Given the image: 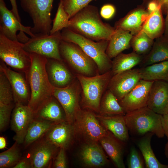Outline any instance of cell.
<instances>
[{
  "label": "cell",
  "instance_id": "obj_9",
  "mask_svg": "<svg viewBox=\"0 0 168 168\" xmlns=\"http://www.w3.org/2000/svg\"><path fill=\"white\" fill-rule=\"evenodd\" d=\"M23 44L0 34V60L13 70L25 74L30 68L31 59L30 53L24 49Z\"/></svg>",
  "mask_w": 168,
  "mask_h": 168
},
{
  "label": "cell",
  "instance_id": "obj_18",
  "mask_svg": "<svg viewBox=\"0 0 168 168\" xmlns=\"http://www.w3.org/2000/svg\"><path fill=\"white\" fill-rule=\"evenodd\" d=\"M47 58L46 70L49 80L53 86L64 87L76 78L63 61Z\"/></svg>",
  "mask_w": 168,
  "mask_h": 168
},
{
  "label": "cell",
  "instance_id": "obj_6",
  "mask_svg": "<svg viewBox=\"0 0 168 168\" xmlns=\"http://www.w3.org/2000/svg\"><path fill=\"white\" fill-rule=\"evenodd\" d=\"M59 50L63 61L75 75L89 77L99 74L95 62L77 45L62 40Z\"/></svg>",
  "mask_w": 168,
  "mask_h": 168
},
{
  "label": "cell",
  "instance_id": "obj_44",
  "mask_svg": "<svg viewBox=\"0 0 168 168\" xmlns=\"http://www.w3.org/2000/svg\"><path fill=\"white\" fill-rule=\"evenodd\" d=\"M161 124L165 135L168 141V113L162 115Z\"/></svg>",
  "mask_w": 168,
  "mask_h": 168
},
{
  "label": "cell",
  "instance_id": "obj_38",
  "mask_svg": "<svg viewBox=\"0 0 168 168\" xmlns=\"http://www.w3.org/2000/svg\"><path fill=\"white\" fill-rule=\"evenodd\" d=\"M15 105L0 107L1 132L4 131L7 127L10 122L11 112L12 111Z\"/></svg>",
  "mask_w": 168,
  "mask_h": 168
},
{
  "label": "cell",
  "instance_id": "obj_39",
  "mask_svg": "<svg viewBox=\"0 0 168 168\" xmlns=\"http://www.w3.org/2000/svg\"><path fill=\"white\" fill-rule=\"evenodd\" d=\"M129 168H143L144 166L143 162L136 149L132 147L128 162Z\"/></svg>",
  "mask_w": 168,
  "mask_h": 168
},
{
  "label": "cell",
  "instance_id": "obj_23",
  "mask_svg": "<svg viewBox=\"0 0 168 168\" xmlns=\"http://www.w3.org/2000/svg\"><path fill=\"white\" fill-rule=\"evenodd\" d=\"M96 117L101 125L116 137L122 141L129 139L128 129L124 115H104L99 114Z\"/></svg>",
  "mask_w": 168,
  "mask_h": 168
},
{
  "label": "cell",
  "instance_id": "obj_33",
  "mask_svg": "<svg viewBox=\"0 0 168 168\" xmlns=\"http://www.w3.org/2000/svg\"><path fill=\"white\" fill-rule=\"evenodd\" d=\"M99 113L107 116L124 115L126 114L116 97L108 89L105 91L101 99Z\"/></svg>",
  "mask_w": 168,
  "mask_h": 168
},
{
  "label": "cell",
  "instance_id": "obj_32",
  "mask_svg": "<svg viewBox=\"0 0 168 168\" xmlns=\"http://www.w3.org/2000/svg\"><path fill=\"white\" fill-rule=\"evenodd\" d=\"M142 79L162 81L168 82V60L139 68Z\"/></svg>",
  "mask_w": 168,
  "mask_h": 168
},
{
  "label": "cell",
  "instance_id": "obj_49",
  "mask_svg": "<svg viewBox=\"0 0 168 168\" xmlns=\"http://www.w3.org/2000/svg\"><path fill=\"white\" fill-rule=\"evenodd\" d=\"M164 153L166 157L168 158V141L166 144L165 147Z\"/></svg>",
  "mask_w": 168,
  "mask_h": 168
},
{
  "label": "cell",
  "instance_id": "obj_1",
  "mask_svg": "<svg viewBox=\"0 0 168 168\" xmlns=\"http://www.w3.org/2000/svg\"><path fill=\"white\" fill-rule=\"evenodd\" d=\"M67 28L96 41L109 40L115 28L104 22L97 7L88 5L71 17Z\"/></svg>",
  "mask_w": 168,
  "mask_h": 168
},
{
  "label": "cell",
  "instance_id": "obj_3",
  "mask_svg": "<svg viewBox=\"0 0 168 168\" xmlns=\"http://www.w3.org/2000/svg\"><path fill=\"white\" fill-rule=\"evenodd\" d=\"M75 75L81 87L80 102L83 109L99 113L101 99L113 76L111 71L92 77Z\"/></svg>",
  "mask_w": 168,
  "mask_h": 168
},
{
  "label": "cell",
  "instance_id": "obj_21",
  "mask_svg": "<svg viewBox=\"0 0 168 168\" xmlns=\"http://www.w3.org/2000/svg\"><path fill=\"white\" fill-rule=\"evenodd\" d=\"M149 15L146 9L140 6L134 9L123 18L116 21L115 28L128 31L134 35L142 30Z\"/></svg>",
  "mask_w": 168,
  "mask_h": 168
},
{
  "label": "cell",
  "instance_id": "obj_45",
  "mask_svg": "<svg viewBox=\"0 0 168 168\" xmlns=\"http://www.w3.org/2000/svg\"><path fill=\"white\" fill-rule=\"evenodd\" d=\"M12 6V11L18 20L21 22V20L19 15L16 3V0H10Z\"/></svg>",
  "mask_w": 168,
  "mask_h": 168
},
{
  "label": "cell",
  "instance_id": "obj_47",
  "mask_svg": "<svg viewBox=\"0 0 168 168\" xmlns=\"http://www.w3.org/2000/svg\"><path fill=\"white\" fill-rule=\"evenodd\" d=\"M166 16L164 22V35L168 38V11L166 12Z\"/></svg>",
  "mask_w": 168,
  "mask_h": 168
},
{
  "label": "cell",
  "instance_id": "obj_14",
  "mask_svg": "<svg viewBox=\"0 0 168 168\" xmlns=\"http://www.w3.org/2000/svg\"><path fill=\"white\" fill-rule=\"evenodd\" d=\"M153 82L141 80L119 101L125 113L147 106L150 90Z\"/></svg>",
  "mask_w": 168,
  "mask_h": 168
},
{
  "label": "cell",
  "instance_id": "obj_22",
  "mask_svg": "<svg viewBox=\"0 0 168 168\" xmlns=\"http://www.w3.org/2000/svg\"><path fill=\"white\" fill-rule=\"evenodd\" d=\"M34 113V118L54 123L67 121L62 107L53 96L43 103Z\"/></svg>",
  "mask_w": 168,
  "mask_h": 168
},
{
  "label": "cell",
  "instance_id": "obj_12",
  "mask_svg": "<svg viewBox=\"0 0 168 168\" xmlns=\"http://www.w3.org/2000/svg\"><path fill=\"white\" fill-rule=\"evenodd\" d=\"M0 71L3 73L9 82L15 104L28 105L31 92L25 74L11 69L1 60Z\"/></svg>",
  "mask_w": 168,
  "mask_h": 168
},
{
  "label": "cell",
  "instance_id": "obj_37",
  "mask_svg": "<svg viewBox=\"0 0 168 168\" xmlns=\"http://www.w3.org/2000/svg\"><path fill=\"white\" fill-rule=\"evenodd\" d=\"M93 0H62V1L70 19Z\"/></svg>",
  "mask_w": 168,
  "mask_h": 168
},
{
  "label": "cell",
  "instance_id": "obj_8",
  "mask_svg": "<svg viewBox=\"0 0 168 168\" xmlns=\"http://www.w3.org/2000/svg\"><path fill=\"white\" fill-rule=\"evenodd\" d=\"M74 134L81 138L86 143L98 142L110 133L100 124L94 112L81 109L72 124Z\"/></svg>",
  "mask_w": 168,
  "mask_h": 168
},
{
  "label": "cell",
  "instance_id": "obj_26",
  "mask_svg": "<svg viewBox=\"0 0 168 168\" xmlns=\"http://www.w3.org/2000/svg\"><path fill=\"white\" fill-rule=\"evenodd\" d=\"M133 35L128 31L115 28L109 40L106 53L111 59L114 58L124 50L129 49Z\"/></svg>",
  "mask_w": 168,
  "mask_h": 168
},
{
  "label": "cell",
  "instance_id": "obj_29",
  "mask_svg": "<svg viewBox=\"0 0 168 168\" xmlns=\"http://www.w3.org/2000/svg\"><path fill=\"white\" fill-rule=\"evenodd\" d=\"M164 22L161 5L150 14L145 21L142 30L153 39L163 35Z\"/></svg>",
  "mask_w": 168,
  "mask_h": 168
},
{
  "label": "cell",
  "instance_id": "obj_20",
  "mask_svg": "<svg viewBox=\"0 0 168 168\" xmlns=\"http://www.w3.org/2000/svg\"><path fill=\"white\" fill-rule=\"evenodd\" d=\"M74 136L73 125L67 121L55 123L44 136L54 145L65 150L69 146Z\"/></svg>",
  "mask_w": 168,
  "mask_h": 168
},
{
  "label": "cell",
  "instance_id": "obj_25",
  "mask_svg": "<svg viewBox=\"0 0 168 168\" xmlns=\"http://www.w3.org/2000/svg\"><path fill=\"white\" fill-rule=\"evenodd\" d=\"M168 60V38L164 35L155 39L149 53L144 56L140 68Z\"/></svg>",
  "mask_w": 168,
  "mask_h": 168
},
{
  "label": "cell",
  "instance_id": "obj_7",
  "mask_svg": "<svg viewBox=\"0 0 168 168\" xmlns=\"http://www.w3.org/2000/svg\"><path fill=\"white\" fill-rule=\"evenodd\" d=\"M54 0H20L21 7L31 18L34 34H50L52 27L51 12Z\"/></svg>",
  "mask_w": 168,
  "mask_h": 168
},
{
  "label": "cell",
  "instance_id": "obj_40",
  "mask_svg": "<svg viewBox=\"0 0 168 168\" xmlns=\"http://www.w3.org/2000/svg\"><path fill=\"white\" fill-rule=\"evenodd\" d=\"M65 149L59 148L56 156L54 159L53 167L55 168H65L67 167Z\"/></svg>",
  "mask_w": 168,
  "mask_h": 168
},
{
  "label": "cell",
  "instance_id": "obj_11",
  "mask_svg": "<svg viewBox=\"0 0 168 168\" xmlns=\"http://www.w3.org/2000/svg\"><path fill=\"white\" fill-rule=\"evenodd\" d=\"M81 87L76 77L69 85L63 88L54 87L53 95L58 100L65 113L67 121L72 124L81 109L80 103Z\"/></svg>",
  "mask_w": 168,
  "mask_h": 168
},
{
  "label": "cell",
  "instance_id": "obj_5",
  "mask_svg": "<svg viewBox=\"0 0 168 168\" xmlns=\"http://www.w3.org/2000/svg\"><path fill=\"white\" fill-rule=\"evenodd\" d=\"M124 118L128 130L134 134L142 135L152 133L160 138L165 135L162 115L147 106L127 113Z\"/></svg>",
  "mask_w": 168,
  "mask_h": 168
},
{
  "label": "cell",
  "instance_id": "obj_43",
  "mask_svg": "<svg viewBox=\"0 0 168 168\" xmlns=\"http://www.w3.org/2000/svg\"><path fill=\"white\" fill-rule=\"evenodd\" d=\"M160 5V4L155 0L150 1L147 4L146 9L149 15L154 12Z\"/></svg>",
  "mask_w": 168,
  "mask_h": 168
},
{
  "label": "cell",
  "instance_id": "obj_17",
  "mask_svg": "<svg viewBox=\"0 0 168 168\" xmlns=\"http://www.w3.org/2000/svg\"><path fill=\"white\" fill-rule=\"evenodd\" d=\"M34 143L28 157L32 168H49L58 148L50 143L44 136Z\"/></svg>",
  "mask_w": 168,
  "mask_h": 168
},
{
  "label": "cell",
  "instance_id": "obj_30",
  "mask_svg": "<svg viewBox=\"0 0 168 168\" xmlns=\"http://www.w3.org/2000/svg\"><path fill=\"white\" fill-rule=\"evenodd\" d=\"M144 56L133 51L127 54L122 53L119 54L112 60L111 71L113 75L131 69L135 66L140 64Z\"/></svg>",
  "mask_w": 168,
  "mask_h": 168
},
{
  "label": "cell",
  "instance_id": "obj_42",
  "mask_svg": "<svg viewBox=\"0 0 168 168\" xmlns=\"http://www.w3.org/2000/svg\"><path fill=\"white\" fill-rule=\"evenodd\" d=\"M13 168H32V166L28 157H24L21 158Z\"/></svg>",
  "mask_w": 168,
  "mask_h": 168
},
{
  "label": "cell",
  "instance_id": "obj_27",
  "mask_svg": "<svg viewBox=\"0 0 168 168\" xmlns=\"http://www.w3.org/2000/svg\"><path fill=\"white\" fill-rule=\"evenodd\" d=\"M109 134L99 141L102 147L116 166L119 168L125 167L123 161V147L120 140Z\"/></svg>",
  "mask_w": 168,
  "mask_h": 168
},
{
  "label": "cell",
  "instance_id": "obj_13",
  "mask_svg": "<svg viewBox=\"0 0 168 168\" xmlns=\"http://www.w3.org/2000/svg\"><path fill=\"white\" fill-rule=\"evenodd\" d=\"M30 26L22 25L12 11L7 7L4 0H0V34L13 41H18L17 31L19 34L26 33L31 37L35 35L31 31Z\"/></svg>",
  "mask_w": 168,
  "mask_h": 168
},
{
  "label": "cell",
  "instance_id": "obj_2",
  "mask_svg": "<svg viewBox=\"0 0 168 168\" xmlns=\"http://www.w3.org/2000/svg\"><path fill=\"white\" fill-rule=\"evenodd\" d=\"M30 53V65L25 74L31 92L28 106L34 113L43 103L53 96L54 87L49 80L46 70L47 58L36 53Z\"/></svg>",
  "mask_w": 168,
  "mask_h": 168
},
{
  "label": "cell",
  "instance_id": "obj_24",
  "mask_svg": "<svg viewBox=\"0 0 168 168\" xmlns=\"http://www.w3.org/2000/svg\"><path fill=\"white\" fill-rule=\"evenodd\" d=\"M80 156L83 164L89 167H101L108 162L102 148L98 142L86 143L82 148Z\"/></svg>",
  "mask_w": 168,
  "mask_h": 168
},
{
  "label": "cell",
  "instance_id": "obj_36",
  "mask_svg": "<svg viewBox=\"0 0 168 168\" xmlns=\"http://www.w3.org/2000/svg\"><path fill=\"white\" fill-rule=\"evenodd\" d=\"M69 21L68 14L64 8L62 0H60L55 17L52 21L53 24L50 34H53L68 28Z\"/></svg>",
  "mask_w": 168,
  "mask_h": 168
},
{
  "label": "cell",
  "instance_id": "obj_16",
  "mask_svg": "<svg viewBox=\"0 0 168 168\" xmlns=\"http://www.w3.org/2000/svg\"><path fill=\"white\" fill-rule=\"evenodd\" d=\"M141 79L139 69H132L113 75L107 89L113 93L119 101Z\"/></svg>",
  "mask_w": 168,
  "mask_h": 168
},
{
  "label": "cell",
  "instance_id": "obj_4",
  "mask_svg": "<svg viewBox=\"0 0 168 168\" xmlns=\"http://www.w3.org/2000/svg\"><path fill=\"white\" fill-rule=\"evenodd\" d=\"M63 40L72 42L79 46L96 63L100 74L111 70L112 60L106 51L109 40L96 41L77 34L68 28L61 32Z\"/></svg>",
  "mask_w": 168,
  "mask_h": 168
},
{
  "label": "cell",
  "instance_id": "obj_48",
  "mask_svg": "<svg viewBox=\"0 0 168 168\" xmlns=\"http://www.w3.org/2000/svg\"><path fill=\"white\" fill-rule=\"evenodd\" d=\"M6 141L5 138L3 137H0V149L5 148L6 146Z\"/></svg>",
  "mask_w": 168,
  "mask_h": 168
},
{
  "label": "cell",
  "instance_id": "obj_15",
  "mask_svg": "<svg viewBox=\"0 0 168 168\" xmlns=\"http://www.w3.org/2000/svg\"><path fill=\"white\" fill-rule=\"evenodd\" d=\"M34 118V112L28 105L15 104L12 114L11 127L15 133L13 139L18 144L23 143Z\"/></svg>",
  "mask_w": 168,
  "mask_h": 168
},
{
  "label": "cell",
  "instance_id": "obj_34",
  "mask_svg": "<svg viewBox=\"0 0 168 168\" xmlns=\"http://www.w3.org/2000/svg\"><path fill=\"white\" fill-rule=\"evenodd\" d=\"M154 41V39L142 30L133 35L131 46L133 51L139 55L145 56L151 50Z\"/></svg>",
  "mask_w": 168,
  "mask_h": 168
},
{
  "label": "cell",
  "instance_id": "obj_28",
  "mask_svg": "<svg viewBox=\"0 0 168 168\" xmlns=\"http://www.w3.org/2000/svg\"><path fill=\"white\" fill-rule=\"evenodd\" d=\"M56 123L34 118L28 129L23 143L26 148L44 137Z\"/></svg>",
  "mask_w": 168,
  "mask_h": 168
},
{
  "label": "cell",
  "instance_id": "obj_46",
  "mask_svg": "<svg viewBox=\"0 0 168 168\" xmlns=\"http://www.w3.org/2000/svg\"><path fill=\"white\" fill-rule=\"evenodd\" d=\"M150 1L152 0H149ZM161 5L162 11L166 13L168 11V0H155Z\"/></svg>",
  "mask_w": 168,
  "mask_h": 168
},
{
  "label": "cell",
  "instance_id": "obj_35",
  "mask_svg": "<svg viewBox=\"0 0 168 168\" xmlns=\"http://www.w3.org/2000/svg\"><path fill=\"white\" fill-rule=\"evenodd\" d=\"M16 142L9 148L0 154V168H13L21 158V152Z\"/></svg>",
  "mask_w": 168,
  "mask_h": 168
},
{
  "label": "cell",
  "instance_id": "obj_31",
  "mask_svg": "<svg viewBox=\"0 0 168 168\" xmlns=\"http://www.w3.org/2000/svg\"><path fill=\"white\" fill-rule=\"evenodd\" d=\"M154 134L148 133L138 142L137 145L144 157L147 168H168V165L161 163L156 157L152 148L151 138Z\"/></svg>",
  "mask_w": 168,
  "mask_h": 168
},
{
  "label": "cell",
  "instance_id": "obj_10",
  "mask_svg": "<svg viewBox=\"0 0 168 168\" xmlns=\"http://www.w3.org/2000/svg\"><path fill=\"white\" fill-rule=\"evenodd\" d=\"M23 44L24 49L29 53H35L48 58L63 61L59 50L62 40L61 32L52 35L36 34Z\"/></svg>",
  "mask_w": 168,
  "mask_h": 168
},
{
  "label": "cell",
  "instance_id": "obj_19",
  "mask_svg": "<svg viewBox=\"0 0 168 168\" xmlns=\"http://www.w3.org/2000/svg\"><path fill=\"white\" fill-rule=\"evenodd\" d=\"M147 107L161 115L168 113V82L153 81L150 90Z\"/></svg>",
  "mask_w": 168,
  "mask_h": 168
},
{
  "label": "cell",
  "instance_id": "obj_41",
  "mask_svg": "<svg viewBox=\"0 0 168 168\" xmlns=\"http://www.w3.org/2000/svg\"><path fill=\"white\" fill-rule=\"evenodd\" d=\"M115 11V8L114 5L110 4H105L101 7L100 15L104 19L109 20L113 16Z\"/></svg>",
  "mask_w": 168,
  "mask_h": 168
}]
</instances>
